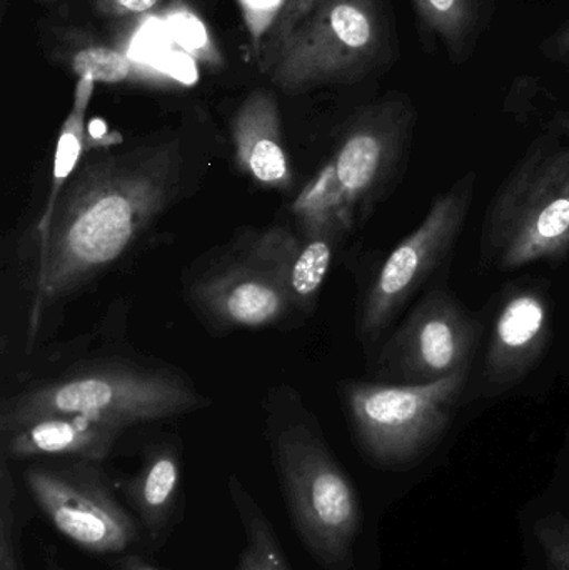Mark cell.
<instances>
[{"label": "cell", "mask_w": 569, "mask_h": 570, "mask_svg": "<svg viewBox=\"0 0 569 570\" xmlns=\"http://www.w3.org/2000/svg\"><path fill=\"white\" fill-rule=\"evenodd\" d=\"M92 9L107 19L140 16L156 9L164 0H89Z\"/></svg>", "instance_id": "obj_24"}, {"label": "cell", "mask_w": 569, "mask_h": 570, "mask_svg": "<svg viewBox=\"0 0 569 570\" xmlns=\"http://www.w3.org/2000/svg\"><path fill=\"white\" fill-rule=\"evenodd\" d=\"M124 428L80 415H50L0 432L2 459L76 458L102 461L112 451Z\"/></svg>", "instance_id": "obj_14"}, {"label": "cell", "mask_w": 569, "mask_h": 570, "mask_svg": "<svg viewBox=\"0 0 569 570\" xmlns=\"http://www.w3.org/2000/svg\"><path fill=\"white\" fill-rule=\"evenodd\" d=\"M380 0H321L287 37L271 67V82L287 94L360 80L386 52Z\"/></svg>", "instance_id": "obj_6"}, {"label": "cell", "mask_w": 569, "mask_h": 570, "mask_svg": "<svg viewBox=\"0 0 569 570\" xmlns=\"http://www.w3.org/2000/svg\"><path fill=\"white\" fill-rule=\"evenodd\" d=\"M534 535L555 570H569V518L548 514L534 524Z\"/></svg>", "instance_id": "obj_23"}, {"label": "cell", "mask_w": 569, "mask_h": 570, "mask_svg": "<svg viewBox=\"0 0 569 570\" xmlns=\"http://www.w3.org/2000/svg\"><path fill=\"white\" fill-rule=\"evenodd\" d=\"M424 29L443 42L454 62L473 53L484 19V0H411Z\"/></svg>", "instance_id": "obj_17"}, {"label": "cell", "mask_w": 569, "mask_h": 570, "mask_svg": "<svg viewBox=\"0 0 569 570\" xmlns=\"http://www.w3.org/2000/svg\"><path fill=\"white\" fill-rule=\"evenodd\" d=\"M483 327L447 288L428 292L384 342L374 362L381 382L428 384L470 368Z\"/></svg>", "instance_id": "obj_10"}, {"label": "cell", "mask_w": 569, "mask_h": 570, "mask_svg": "<svg viewBox=\"0 0 569 570\" xmlns=\"http://www.w3.org/2000/svg\"><path fill=\"white\" fill-rule=\"evenodd\" d=\"M96 82L90 79L77 80L76 94H73L72 109L69 116L63 120L60 129L59 139H57L56 156H53L52 186H50L49 197H47L43 213L40 214L37 223L36 234L43 233L49 226L50 217L56 209L57 200L62 194L73 174L79 169L80 157L87 146L86 114L90 99L94 96Z\"/></svg>", "instance_id": "obj_18"}, {"label": "cell", "mask_w": 569, "mask_h": 570, "mask_svg": "<svg viewBox=\"0 0 569 570\" xmlns=\"http://www.w3.org/2000/svg\"><path fill=\"white\" fill-rule=\"evenodd\" d=\"M230 132L243 173L269 189H291L293 169L284 147L279 104L273 92L253 90L234 114Z\"/></svg>", "instance_id": "obj_13"}, {"label": "cell", "mask_w": 569, "mask_h": 570, "mask_svg": "<svg viewBox=\"0 0 569 570\" xmlns=\"http://www.w3.org/2000/svg\"><path fill=\"white\" fill-rule=\"evenodd\" d=\"M40 2H56V0H40Z\"/></svg>", "instance_id": "obj_29"}, {"label": "cell", "mask_w": 569, "mask_h": 570, "mask_svg": "<svg viewBox=\"0 0 569 570\" xmlns=\"http://www.w3.org/2000/svg\"><path fill=\"white\" fill-rule=\"evenodd\" d=\"M60 60L76 73L77 79L86 77L96 83H170V77L160 70L136 62L122 50L89 39L82 32L66 33Z\"/></svg>", "instance_id": "obj_16"}, {"label": "cell", "mask_w": 569, "mask_h": 570, "mask_svg": "<svg viewBox=\"0 0 569 570\" xmlns=\"http://www.w3.org/2000/svg\"><path fill=\"white\" fill-rule=\"evenodd\" d=\"M481 256L498 269L569 256V144L540 140L507 177L484 220Z\"/></svg>", "instance_id": "obj_3"}, {"label": "cell", "mask_w": 569, "mask_h": 570, "mask_svg": "<svg viewBox=\"0 0 569 570\" xmlns=\"http://www.w3.org/2000/svg\"><path fill=\"white\" fill-rule=\"evenodd\" d=\"M229 492L246 535L236 570H291L269 519L236 478L229 481Z\"/></svg>", "instance_id": "obj_19"}, {"label": "cell", "mask_w": 569, "mask_h": 570, "mask_svg": "<svg viewBox=\"0 0 569 570\" xmlns=\"http://www.w3.org/2000/svg\"><path fill=\"white\" fill-rule=\"evenodd\" d=\"M477 173L464 174L431 204L423 223L404 237L374 277L363 308L360 338L380 341L391 322L450 259L473 203Z\"/></svg>", "instance_id": "obj_8"}, {"label": "cell", "mask_w": 569, "mask_h": 570, "mask_svg": "<svg viewBox=\"0 0 569 570\" xmlns=\"http://www.w3.org/2000/svg\"><path fill=\"white\" fill-rule=\"evenodd\" d=\"M468 377L470 368L428 384L350 382L344 401L364 454L383 468L423 458L450 428Z\"/></svg>", "instance_id": "obj_5"}, {"label": "cell", "mask_w": 569, "mask_h": 570, "mask_svg": "<svg viewBox=\"0 0 569 570\" xmlns=\"http://www.w3.org/2000/svg\"><path fill=\"white\" fill-rule=\"evenodd\" d=\"M551 334L550 298L540 285H518L501 298L483 364L487 394H504L531 374Z\"/></svg>", "instance_id": "obj_11"}, {"label": "cell", "mask_w": 569, "mask_h": 570, "mask_svg": "<svg viewBox=\"0 0 569 570\" xmlns=\"http://www.w3.org/2000/svg\"><path fill=\"white\" fill-rule=\"evenodd\" d=\"M414 124L416 112L403 96L370 104L347 124L336 153L317 174L347 227L393 189L410 153Z\"/></svg>", "instance_id": "obj_7"}, {"label": "cell", "mask_w": 569, "mask_h": 570, "mask_svg": "<svg viewBox=\"0 0 569 570\" xmlns=\"http://www.w3.org/2000/svg\"><path fill=\"white\" fill-rule=\"evenodd\" d=\"M551 127H553L558 134H563V136L569 137V112L560 114V116L555 117Z\"/></svg>", "instance_id": "obj_28"}, {"label": "cell", "mask_w": 569, "mask_h": 570, "mask_svg": "<svg viewBox=\"0 0 569 570\" xmlns=\"http://www.w3.org/2000/svg\"><path fill=\"white\" fill-rule=\"evenodd\" d=\"M294 529L320 564L344 570L353 564L361 504L326 442L306 422H287L271 439Z\"/></svg>", "instance_id": "obj_4"}, {"label": "cell", "mask_w": 569, "mask_h": 570, "mask_svg": "<svg viewBox=\"0 0 569 570\" xmlns=\"http://www.w3.org/2000/svg\"><path fill=\"white\" fill-rule=\"evenodd\" d=\"M23 482L50 524L84 551L119 554L139 539L136 519L94 461L33 464L23 471Z\"/></svg>", "instance_id": "obj_9"}, {"label": "cell", "mask_w": 569, "mask_h": 570, "mask_svg": "<svg viewBox=\"0 0 569 570\" xmlns=\"http://www.w3.org/2000/svg\"><path fill=\"white\" fill-rule=\"evenodd\" d=\"M194 297L217 322L234 327L276 324L293 307L283 285L244 256L194 285Z\"/></svg>", "instance_id": "obj_12"}, {"label": "cell", "mask_w": 569, "mask_h": 570, "mask_svg": "<svg viewBox=\"0 0 569 570\" xmlns=\"http://www.w3.org/2000/svg\"><path fill=\"white\" fill-rule=\"evenodd\" d=\"M120 570H159L153 568V566L144 562L143 559L139 558H127L126 561L120 564Z\"/></svg>", "instance_id": "obj_27"}, {"label": "cell", "mask_w": 569, "mask_h": 570, "mask_svg": "<svg viewBox=\"0 0 569 570\" xmlns=\"http://www.w3.org/2000/svg\"><path fill=\"white\" fill-rule=\"evenodd\" d=\"M203 397L177 375L127 362L72 372L3 402L0 432L50 415H80L129 428L203 407Z\"/></svg>", "instance_id": "obj_2"}, {"label": "cell", "mask_w": 569, "mask_h": 570, "mask_svg": "<svg viewBox=\"0 0 569 570\" xmlns=\"http://www.w3.org/2000/svg\"><path fill=\"white\" fill-rule=\"evenodd\" d=\"M0 570H23L20 554V515L9 461L0 462Z\"/></svg>", "instance_id": "obj_20"}, {"label": "cell", "mask_w": 569, "mask_h": 570, "mask_svg": "<svg viewBox=\"0 0 569 570\" xmlns=\"http://www.w3.org/2000/svg\"><path fill=\"white\" fill-rule=\"evenodd\" d=\"M320 2L321 0H287L279 20L264 40L263 49H261L259 60H257L261 72H269L274 59H276L277 52L286 42L287 37L294 32V29L310 16L311 10Z\"/></svg>", "instance_id": "obj_22"}, {"label": "cell", "mask_w": 569, "mask_h": 570, "mask_svg": "<svg viewBox=\"0 0 569 570\" xmlns=\"http://www.w3.org/2000/svg\"><path fill=\"white\" fill-rule=\"evenodd\" d=\"M183 180L177 140L96 154L63 187L49 226L37 234L30 312L33 338L43 312L112 266L173 203Z\"/></svg>", "instance_id": "obj_1"}, {"label": "cell", "mask_w": 569, "mask_h": 570, "mask_svg": "<svg viewBox=\"0 0 569 570\" xmlns=\"http://www.w3.org/2000/svg\"><path fill=\"white\" fill-rule=\"evenodd\" d=\"M180 468L176 452L157 448L146 455L143 468L127 481L124 492L143 528L159 541L173 519L179 494Z\"/></svg>", "instance_id": "obj_15"}, {"label": "cell", "mask_w": 569, "mask_h": 570, "mask_svg": "<svg viewBox=\"0 0 569 570\" xmlns=\"http://www.w3.org/2000/svg\"><path fill=\"white\" fill-rule=\"evenodd\" d=\"M236 2L249 33L251 50L257 62L264 40L279 20L287 0H236Z\"/></svg>", "instance_id": "obj_21"}, {"label": "cell", "mask_w": 569, "mask_h": 570, "mask_svg": "<svg viewBox=\"0 0 569 570\" xmlns=\"http://www.w3.org/2000/svg\"><path fill=\"white\" fill-rule=\"evenodd\" d=\"M550 52L553 53V56H569V26L563 27V29L550 40Z\"/></svg>", "instance_id": "obj_25"}, {"label": "cell", "mask_w": 569, "mask_h": 570, "mask_svg": "<svg viewBox=\"0 0 569 570\" xmlns=\"http://www.w3.org/2000/svg\"><path fill=\"white\" fill-rule=\"evenodd\" d=\"M43 568H46V570H66L63 566L60 564L56 549L50 548V546H46V549H43Z\"/></svg>", "instance_id": "obj_26"}]
</instances>
